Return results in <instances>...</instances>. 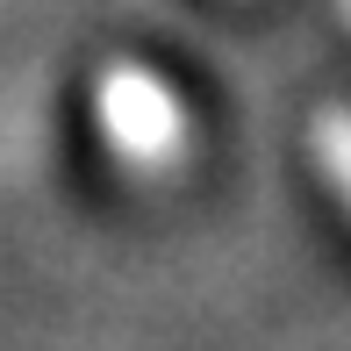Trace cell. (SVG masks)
I'll return each instance as SVG.
<instances>
[{
	"label": "cell",
	"instance_id": "6da1fadb",
	"mask_svg": "<svg viewBox=\"0 0 351 351\" xmlns=\"http://www.w3.org/2000/svg\"><path fill=\"white\" fill-rule=\"evenodd\" d=\"M93 130H101L108 158L122 172H136V180H172L194 158V108L143 58L101 65V79H93Z\"/></svg>",
	"mask_w": 351,
	"mask_h": 351
},
{
	"label": "cell",
	"instance_id": "7a4b0ae2",
	"mask_svg": "<svg viewBox=\"0 0 351 351\" xmlns=\"http://www.w3.org/2000/svg\"><path fill=\"white\" fill-rule=\"evenodd\" d=\"M308 158H315V172L330 180V194L351 208V108H315V122H308Z\"/></svg>",
	"mask_w": 351,
	"mask_h": 351
},
{
	"label": "cell",
	"instance_id": "3957f363",
	"mask_svg": "<svg viewBox=\"0 0 351 351\" xmlns=\"http://www.w3.org/2000/svg\"><path fill=\"white\" fill-rule=\"evenodd\" d=\"M344 22H351V0H344Z\"/></svg>",
	"mask_w": 351,
	"mask_h": 351
}]
</instances>
